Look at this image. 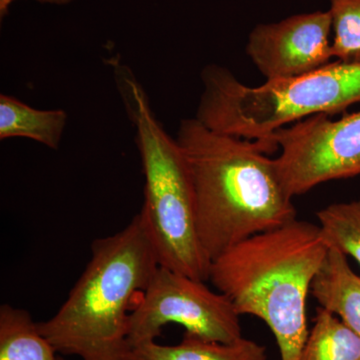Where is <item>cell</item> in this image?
<instances>
[{
	"mask_svg": "<svg viewBox=\"0 0 360 360\" xmlns=\"http://www.w3.org/2000/svg\"><path fill=\"white\" fill-rule=\"evenodd\" d=\"M195 203L196 229L212 262L236 243L296 219L269 142L213 131L198 118L177 129Z\"/></svg>",
	"mask_w": 360,
	"mask_h": 360,
	"instance_id": "obj_1",
	"label": "cell"
},
{
	"mask_svg": "<svg viewBox=\"0 0 360 360\" xmlns=\"http://www.w3.org/2000/svg\"><path fill=\"white\" fill-rule=\"evenodd\" d=\"M328 250L319 225L295 219L224 251L208 281L239 315L266 323L281 360H300L309 335L307 296Z\"/></svg>",
	"mask_w": 360,
	"mask_h": 360,
	"instance_id": "obj_2",
	"label": "cell"
},
{
	"mask_svg": "<svg viewBox=\"0 0 360 360\" xmlns=\"http://www.w3.org/2000/svg\"><path fill=\"white\" fill-rule=\"evenodd\" d=\"M160 266L141 213L122 231L96 239L68 300L40 333L58 354L82 360H129V321Z\"/></svg>",
	"mask_w": 360,
	"mask_h": 360,
	"instance_id": "obj_3",
	"label": "cell"
},
{
	"mask_svg": "<svg viewBox=\"0 0 360 360\" xmlns=\"http://www.w3.org/2000/svg\"><path fill=\"white\" fill-rule=\"evenodd\" d=\"M116 85L136 131L143 169L141 213L160 266L193 278L210 279V262L196 229L193 182L176 139L163 129L148 94L132 71L113 61Z\"/></svg>",
	"mask_w": 360,
	"mask_h": 360,
	"instance_id": "obj_4",
	"label": "cell"
},
{
	"mask_svg": "<svg viewBox=\"0 0 360 360\" xmlns=\"http://www.w3.org/2000/svg\"><path fill=\"white\" fill-rule=\"evenodd\" d=\"M195 117L207 129L250 141L276 143L277 130L316 115H338L360 103V63L336 60L300 77L239 82L227 68L206 66Z\"/></svg>",
	"mask_w": 360,
	"mask_h": 360,
	"instance_id": "obj_5",
	"label": "cell"
},
{
	"mask_svg": "<svg viewBox=\"0 0 360 360\" xmlns=\"http://www.w3.org/2000/svg\"><path fill=\"white\" fill-rule=\"evenodd\" d=\"M239 317L231 300L205 281L160 265L130 312L129 345L156 340L170 323L203 340L234 342L243 338Z\"/></svg>",
	"mask_w": 360,
	"mask_h": 360,
	"instance_id": "obj_6",
	"label": "cell"
},
{
	"mask_svg": "<svg viewBox=\"0 0 360 360\" xmlns=\"http://www.w3.org/2000/svg\"><path fill=\"white\" fill-rule=\"evenodd\" d=\"M277 170L291 198L330 180L360 175V111L330 120L316 115L274 132Z\"/></svg>",
	"mask_w": 360,
	"mask_h": 360,
	"instance_id": "obj_7",
	"label": "cell"
},
{
	"mask_svg": "<svg viewBox=\"0 0 360 360\" xmlns=\"http://www.w3.org/2000/svg\"><path fill=\"white\" fill-rule=\"evenodd\" d=\"M331 32L329 11L295 14L255 26L246 53L266 80L300 77L330 63Z\"/></svg>",
	"mask_w": 360,
	"mask_h": 360,
	"instance_id": "obj_8",
	"label": "cell"
},
{
	"mask_svg": "<svg viewBox=\"0 0 360 360\" xmlns=\"http://www.w3.org/2000/svg\"><path fill=\"white\" fill-rule=\"evenodd\" d=\"M311 293L322 309L340 317L360 338V276L348 264L347 257L329 248Z\"/></svg>",
	"mask_w": 360,
	"mask_h": 360,
	"instance_id": "obj_9",
	"label": "cell"
},
{
	"mask_svg": "<svg viewBox=\"0 0 360 360\" xmlns=\"http://www.w3.org/2000/svg\"><path fill=\"white\" fill-rule=\"evenodd\" d=\"M129 360H266V352L264 347L245 338L224 343L186 333L176 345H162L156 340L136 345Z\"/></svg>",
	"mask_w": 360,
	"mask_h": 360,
	"instance_id": "obj_10",
	"label": "cell"
},
{
	"mask_svg": "<svg viewBox=\"0 0 360 360\" xmlns=\"http://www.w3.org/2000/svg\"><path fill=\"white\" fill-rule=\"evenodd\" d=\"M63 110L33 108L13 96H0V139H32L46 148H59L68 123Z\"/></svg>",
	"mask_w": 360,
	"mask_h": 360,
	"instance_id": "obj_11",
	"label": "cell"
},
{
	"mask_svg": "<svg viewBox=\"0 0 360 360\" xmlns=\"http://www.w3.org/2000/svg\"><path fill=\"white\" fill-rule=\"evenodd\" d=\"M30 312L9 304L0 307V360H58Z\"/></svg>",
	"mask_w": 360,
	"mask_h": 360,
	"instance_id": "obj_12",
	"label": "cell"
},
{
	"mask_svg": "<svg viewBox=\"0 0 360 360\" xmlns=\"http://www.w3.org/2000/svg\"><path fill=\"white\" fill-rule=\"evenodd\" d=\"M300 360H360V338L340 317L319 307Z\"/></svg>",
	"mask_w": 360,
	"mask_h": 360,
	"instance_id": "obj_13",
	"label": "cell"
},
{
	"mask_svg": "<svg viewBox=\"0 0 360 360\" xmlns=\"http://www.w3.org/2000/svg\"><path fill=\"white\" fill-rule=\"evenodd\" d=\"M322 238L329 248L360 265V200L335 203L317 212Z\"/></svg>",
	"mask_w": 360,
	"mask_h": 360,
	"instance_id": "obj_14",
	"label": "cell"
},
{
	"mask_svg": "<svg viewBox=\"0 0 360 360\" xmlns=\"http://www.w3.org/2000/svg\"><path fill=\"white\" fill-rule=\"evenodd\" d=\"M333 58L343 63H360V0H329Z\"/></svg>",
	"mask_w": 360,
	"mask_h": 360,
	"instance_id": "obj_15",
	"label": "cell"
},
{
	"mask_svg": "<svg viewBox=\"0 0 360 360\" xmlns=\"http://www.w3.org/2000/svg\"><path fill=\"white\" fill-rule=\"evenodd\" d=\"M15 0H0V16L4 18L8 11L9 6L13 4ZM41 4H53V6H66L70 4L73 0H37Z\"/></svg>",
	"mask_w": 360,
	"mask_h": 360,
	"instance_id": "obj_16",
	"label": "cell"
},
{
	"mask_svg": "<svg viewBox=\"0 0 360 360\" xmlns=\"http://www.w3.org/2000/svg\"><path fill=\"white\" fill-rule=\"evenodd\" d=\"M58 360H65L63 357H59Z\"/></svg>",
	"mask_w": 360,
	"mask_h": 360,
	"instance_id": "obj_17",
	"label": "cell"
}]
</instances>
